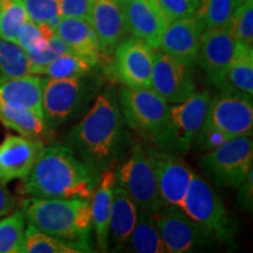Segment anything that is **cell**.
<instances>
[{"label":"cell","instance_id":"52a82bcc","mask_svg":"<svg viewBox=\"0 0 253 253\" xmlns=\"http://www.w3.org/2000/svg\"><path fill=\"white\" fill-rule=\"evenodd\" d=\"M182 210L216 240L231 244L238 236V225L227 212L219 196L196 173L190 182Z\"/></svg>","mask_w":253,"mask_h":253},{"label":"cell","instance_id":"e0dca14e","mask_svg":"<svg viewBox=\"0 0 253 253\" xmlns=\"http://www.w3.org/2000/svg\"><path fill=\"white\" fill-rule=\"evenodd\" d=\"M45 144L41 140L21 135H6L0 143V182L24 179L36 164Z\"/></svg>","mask_w":253,"mask_h":253},{"label":"cell","instance_id":"74e56055","mask_svg":"<svg viewBox=\"0 0 253 253\" xmlns=\"http://www.w3.org/2000/svg\"><path fill=\"white\" fill-rule=\"evenodd\" d=\"M61 17L82 18L90 20L93 0H58Z\"/></svg>","mask_w":253,"mask_h":253},{"label":"cell","instance_id":"3957f363","mask_svg":"<svg viewBox=\"0 0 253 253\" xmlns=\"http://www.w3.org/2000/svg\"><path fill=\"white\" fill-rule=\"evenodd\" d=\"M28 224L82 252H94L89 199L31 197L21 202Z\"/></svg>","mask_w":253,"mask_h":253},{"label":"cell","instance_id":"f546056e","mask_svg":"<svg viewBox=\"0 0 253 253\" xmlns=\"http://www.w3.org/2000/svg\"><path fill=\"white\" fill-rule=\"evenodd\" d=\"M23 253H82V250L28 224L25 230Z\"/></svg>","mask_w":253,"mask_h":253},{"label":"cell","instance_id":"8fae6325","mask_svg":"<svg viewBox=\"0 0 253 253\" xmlns=\"http://www.w3.org/2000/svg\"><path fill=\"white\" fill-rule=\"evenodd\" d=\"M158 231L169 253H188L203 250L214 238L191 219L181 208L164 204L154 213Z\"/></svg>","mask_w":253,"mask_h":253},{"label":"cell","instance_id":"d6986e66","mask_svg":"<svg viewBox=\"0 0 253 253\" xmlns=\"http://www.w3.org/2000/svg\"><path fill=\"white\" fill-rule=\"evenodd\" d=\"M90 23L99 41L101 54L113 55L126 34L120 2L118 0H93Z\"/></svg>","mask_w":253,"mask_h":253},{"label":"cell","instance_id":"d6a6232c","mask_svg":"<svg viewBox=\"0 0 253 253\" xmlns=\"http://www.w3.org/2000/svg\"><path fill=\"white\" fill-rule=\"evenodd\" d=\"M55 32L47 24H37L27 19L18 32L15 42L26 53L41 52Z\"/></svg>","mask_w":253,"mask_h":253},{"label":"cell","instance_id":"8d00e7d4","mask_svg":"<svg viewBox=\"0 0 253 253\" xmlns=\"http://www.w3.org/2000/svg\"><path fill=\"white\" fill-rule=\"evenodd\" d=\"M168 23L195 15L199 0H156Z\"/></svg>","mask_w":253,"mask_h":253},{"label":"cell","instance_id":"60d3db41","mask_svg":"<svg viewBox=\"0 0 253 253\" xmlns=\"http://www.w3.org/2000/svg\"><path fill=\"white\" fill-rule=\"evenodd\" d=\"M120 4H122V2H128V1H132V0H118Z\"/></svg>","mask_w":253,"mask_h":253},{"label":"cell","instance_id":"f35d334b","mask_svg":"<svg viewBox=\"0 0 253 253\" xmlns=\"http://www.w3.org/2000/svg\"><path fill=\"white\" fill-rule=\"evenodd\" d=\"M237 203L245 212H252L253 210V169L248 173L244 181L238 188Z\"/></svg>","mask_w":253,"mask_h":253},{"label":"cell","instance_id":"7402d4cb","mask_svg":"<svg viewBox=\"0 0 253 253\" xmlns=\"http://www.w3.org/2000/svg\"><path fill=\"white\" fill-rule=\"evenodd\" d=\"M55 34L67 43L73 53L89 59L90 61L99 65L102 54L90 20L61 17Z\"/></svg>","mask_w":253,"mask_h":253},{"label":"cell","instance_id":"277c9868","mask_svg":"<svg viewBox=\"0 0 253 253\" xmlns=\"http://www.w3.org/2000/svg\"><path fill=\"white\" fill-rule=\"evenodd\" d=\"M253 101L251 95L223 88L210 99L203 126L196 143L199 150H210L230 138L252 135Z\"/></svg>","mask_w":253,"mask_h":253},{"label":"cell","instance_id":"cb8c5ba5","mask_svg":"<svg viewBox=\"0 0 253 253\" xmlns=\"http://www.w3.org/2000/svg\"><path fill=\"white\" fill-rule=\"evenodd\" d=\"M0 122L19 135L42 142L52 134L43 116L25 107L0 102Z\"/></svg>","mask_w":253,"mask_h":253},{"label":"cell","instance_id":"ffe728a7","mask_svg":"<svg viewBox=\"0 0 253 253\" xmlns=\"http://www.w3.org/2000/svg\"><path fill=\"white\" fill-rule=\"evenodd\" d=\"M115 185V170L108 168L100 175L90 199L93 230L95 231L97 249L100 252L109 251V219Z\"/></svg>","mask_w":253,"mask_h":253},{"label":"cell","instance_id":"30bf717a","mask_svg":"<svg viewBox=\"0 0 253 253\" xmlns=\"http://www.w3.org/2000/svg\"><path fill=\"white\" fill-rule=\"evenodd\" d=\"M118 96L126 125L148 143L154 144L167 121V101L151 88L123 87Z\"/></svg>","mask_w":253,"mask_h":253},{"label":"cell","instance_id":"4dcf8cb0","mask_svg":"<svg viewBox=\"0 0 253 253\" xmlns=\"http://www.w3.org/2000/svg\"><path fill=\"white\" fill-rule=\"evenodd\" d=\"M25 224L26 218L21 210L0 220V253H23Z\"/></svg>","mask_w":253,"mask_h":253},{"label":"cell","instance_id":"8992f818","mask_svg":"<svg viewBox=\"0 0 253 253\" xmlns=\"http://www.w3.org/2000/svg\"><path fill=\"white\" fill-rule=\"evenodd\" d=\"M208 90L198 91L181 103L169 106L167 121L153 147L173 154H186L194 144L210 102Z\"/></svg>","mask_w":253,"mask_h":253},{"label":"cell","instance_id":"ba28073f","mask_svg":"<svg viewBox=\"0 0 253 253\" xmlns=\"http://www.w3.org/2000/svg\"><path fill=\"white\" fill-rule=\"evenodd\" d=\"M115 169L116 185L122 188L138 209L156 212L164 203L158 192L156 176L147 150L140 140L131 142Z\"/></svg>","mask_w":253,"mask_h":253},{"label":"cell","instance_id":"44dd1931","mask_svg":"<svg viewBox=\"0 0 253 253\" xmlns=\"http://www.w3.org/2000/svg\"><path fill=\"white\" fill-rule=\"evenodd\" d=\"M137 205L125 190L115 185L109 219V248L112 246L113 252L125 251L137 220Z\"/></svg>","mask_w":253,"mask_h":253},{"label":"cell","instance_id":"7c38bea8","mask_svg":"<svg viewBox=\"0 0 253 253\" xmlns=\"http://www.w3.org/2000/svg\"><path fill=\"white\" fill-rule=\"evenodd\" d=\"M153 164L161 199L166 205L181 208L194 171L176 154L145 145Z\"/></svg>","mask_w":253,"mask_h":253},{"label":"cell","instance_id":"ab89813d","mask_svg":"<svg viewBox=\"0 0 253 253\" xmlns=\"http://www.w3.org/2000/svg\"><path fill=\"white\" fill-rule=\"evenodd\" d=\"M15 205H17V199L8 191L5 184L0 182V217L12 212Z\"/></svg>","mask_w":253,"mask_h":253},{"label":"cell","instance_id":"6da1fadb","mask_svg":"<svg viewBox=\"0 0 253 253\" xmlns=\"http://www.w3.org/2000/svg\"><path fill=\"white\" fill-rule=\"evenodd\" d=\"M130 143L118 93L110 88L94 97L66 137V145L99 177L126 156Z\"/></svg>","mask_w":253,"mask_h":253},{"label":"cell","instance_id":"4316f807","mask_svg":"<svg viewBox=\"0 0 253 253\" xmlns=\"http://www.w3.org/2000/svg\"><path fill=\"white\" fill-rule=\"evenodd\" d=\"M97 63L90 61L89 59L75 54V53H65L56 56L49 63L41 69L39 75L43 74L52 79H67L84 77L93 74Z\"/></svg>","mask_w":253,"mask_h":253},{"label":"cell","instance_id":"7a4b0ae2","mask_svg":"<svg viewBox=\"0 0 253 253\" xmlns=\"http://www.w3.org/2000/svg\"><path fill=\"white\" fill-rule=\"evenodd\" d=\"M99 176L66 144L43 148L23 179V194L39 198L91 199Z\"/></svg>","mask_w":253,"mask_h":253},{"label":"cell","instance_id":"2e32d148","mask_svg":"<svg viewBox=\"0 0 253 253\" xmlns=\"http://www.w3.org/2000/svg\"><path fill=\"white\" fill-rule=\"evenodd\" d=\"M204 27L195 15L168 23L161 38V49L191 69L197 63Z\"/></svg>","mask_w":253,"mask_h":253},{"label":"cell","instance_id":"d4e9b609","mask_svg":"<svg viewBox=\"0 0 253 253\" xmlns=\"http://www.w3.org/2000/svg\"><path fill=\"white\" fill-rule=\"evenodd\" d=\"M125 251L136 253H167L154 212L138 209L137 220Z\"/></svg>","mask_w":253,"mask_h":253},{"label":"cell","instance_id":"9c48e42d","mask_svg":"<svg viewBox=\"0 0 253 253\" xmlns=\"http://www.w3.org/2000/svg\"><path fill=\"white\" fill-rule=\"evenodd\" d=\"M252 135L230 138L198 158L205 175L221 188L237 189L253 169Z\"/></svg>","mask_w":253,"mask_h":253},{"label":"cell","instance_id":"ac0fdd59","mask_svg":"<svg viewBox=\"0 0 253 253\" xmlns=\"http://www.w3.org/2000/svg\"><path fill=\"white\" fill-rule=\"evenodd\" d=\"M120 5L126 32L157 49L168 20L156 0H132Z\"/></svg>","mask_w":253,"mask_h":253},{"label":"cell","instance_id":"83f0119b","mask_svg":"<svg viewBox=\"0 0 253 253\" xmlns=\"http://www.w3.org/2000/svg\"><path fill=\"white\" fill-rule=\"evenodd\" d=\"M240 0H199L195 17L207 28L226 27L231 23Z\"/></svg>","mask_w":253,"mask_h":253},{"label":"cell","instance_id":"f1b7e54d","mask_svg":"<svg viewBox=\"0 0 253 253\" xmlns=\"http://www.w3.org/2000/svg\"><path fill=\"white\" fill-rule=\"evenodd\" d=\"M30 74L27 53L17 42L0 38V82Z\"/></svg>","mask_w":253,"mask_h":253},{"label":"cell","instance_id":"e575fe53","mask_svg":"<svg viewBox=\"0 0 253 253\" xmlns=\"http://www.w3.org/2000/svg\"><path fill=\"white\" fill-rule=\"evenodd\" d=\"M65 53L73 52L69 49L67 43L54 33L50 37L45 49L37 53H27L28 61H30V74L39 75L40 71L45 67L47 63L54 60L56 56L65 54Z\"/></svg>","mask_w":253,"mask_h":253},{"label":"cell","instance_id":"5bb4252c","mask_svg":"<svg viewBox=\"0 0 253 253\" xmlns=\"http://www.w3.org/2000/svg\"><path fill=\"white\" fill-rule=\"evenodd\" d=\"M151 89L168 103H181L195 93L196 84L189 67L157 48L155 49Z\"/></svg>","mask_w":253,"mask_h":253},{"label":"cell","instance_id":"1f68e13d","mask_svg":"<svg viewBox=\"0 0 253 253\" xmlns=\"http://www.w3.org/2000/svg\"><path fill=\"white\" fill-rule=\"evenodd\" d=\"M27 19L23 0H0V38L15 42Z\"/></svg>","mask_w":253,"mask_h":253},{"label":"cell","instance_id":"5b68a950","mask_svg":"<svg viewBox=\"0 0 253 253\" xmlns=\"http://www.w3.org/2000/svg\"><path fill=\"white\" fill-rule=\"evenodd\" d=\"M101 79L93 74L84 77L45 78L42 89V114L50 130L86 113L89 103L99 94Z\"/></svg>","mask_w":253,"mask_h":253},{"label":"cell","instance_id":"d590c367","mask_svg":"<svg viewBox=\"0 0 253 253\" xmlns=\"http://www.w3.org/2000/svg\"><path fill=\"white\" fill-rule=\"evenodd\" d=\"M27 18L37 24H47L59 14L58 0H23Z\"/></svg>","mask_w":253,"mask_h":253},{"label":"cell","instance_id":"484cf974","mask_svg":"<svg viewBox=\"0 0 253 253\" xmlns=\"http://www.w3.org/2000/svg\"><path fill=\"white\" fill-rule=\"evenodd\" d=\"M253 95V47L236 41L235 50L226 72L225 87ZM223 89V88H221Z\"/></svg>","mask_w":253,"mask_h":253},{"label":"cell","instance_id":"9a60e30c","mask_svg":"<svg viewBox=\"0 0 253 253\" xmlns=\"http://www.w3.org/2000/svg\"><path fill=\"white\" fill-rule=\"evenodd\" d=\"M235 46L236 40L229 26L207 28L202 34L197 63L218 89L225 87L226 72Z\"/></svg>","mask_w":253,"mask_h":253},{"label":"cell","instance_id":"836d02e7","mask_svg":"<svg viewBox=\"0 0 253 253\" xmlns=\"http://www.w3.org/2000/svg\"><path fill=\"white\" fill-rule=\"evenodd\" d=\"M229 27L236 41L253 47V0H240Z\"/></svg>","mask_w":253,"mask_h":253},{"label":"cell","instance_id":"4fadbf2b","mask_svg":"<svg viewBox=\"0 0 253 253\" xmlns=\"http://www.w3.org/2000/svg\"><path fill=\"white\" fill-rule=\"evenodd\" d=\"M114 71L128 88H151L155 50L135 37L125 38L114 50Z\"/></svg>","mask_w":253,"mask_h":253},{"label":"cell","instance_id":"603a6c76","mask_svg":"<svg viewBox=\"0 0 253 253\" xmlns=\"http://www.w3.org/2000/svg\"><path fill=\"white\" fill-rule=\"evenodd\" d=\"M45 78L25 74L0 82V102L25 107L43 116L42 89Z\"/></svg>","mask_w":253,"mask_h":253}]
</instances>
